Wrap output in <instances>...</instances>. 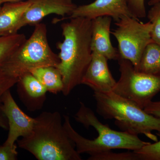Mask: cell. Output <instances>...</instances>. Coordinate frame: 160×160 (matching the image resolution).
Segmentation results:
<instances>
[{"mask_svg": "<svg viewBox=\"0 0 160 160\" xmlns=\"http://www.w3.org/2000/svg\"><path fill=\"white\" fill-rule=\"evenodd\" d=\"M19 99L29 111L41 110L46 100L47 90L30 72L23 75L16 84Z\"/></svg>", "mask_w": 160, "mask_h": 160, "instance_id": "4fadbf2b", "label": "cell"}, {"mask_svg": "<svg viewBox=\"0 0 160 160\" xmlns=\"http://www.w3.org/2000/svg\"><path fill=\"white\" fill-rule=\"evenodd\" d=\"M0 127L4 129H9L8 120L1 108V105H0Z\"/></svg>", "mask_w": 160, "mask_h": 160, "instance_id": "d4e9b609", "label": "cell"}, {"mask_svg": "<svg viewBox=\"0 0 160 160\" xmlns=\"http://www.w3.org/2000/svg\"><path fill=\"white\" fill-rule=\"evenodd\" d=\"M26 39L23 33L0 36V66L8 60Z\"/></svg>", "mask_w": 160, "mask_h": 160, "instance_id": "e0dca14e", "label": "cell"}, {"mask_svg": "<svg viewBox=\"0 0 160 160\" xmlns=\"http://www.w3.org/2000/svg\"><path fill=\"white\" fill-rule=\"evenodd\" d=\"M147 17L152 26L150 33L152 40L160 45V2L151 6Z\"/></svg>", "mask_w": 160, "mask_h": 160, "instance_id": "ac0fdd59", "label": "cell"}, {"mask_svg": "<svg viewBox=\"0 0 160 160\" xmlns=\"http://www.w3.org/2000/svg\"><path fill=\"white\" fill-rule=\"evenodd\" d=\"M136 70L144 73L160 76V45L152 42L144 49Z\"/></svg>", "mask_w": 160, "mask_h": 160, "instance_id": "2e32d148", "label": "cell"}, {"mask_svg": "<svg viewBox=\"0 0 160 160\" xmlns=\"http://www.w3.org/2000/svg\"><path fill=\"white\" fill-rule=\"evenodd\" d=\"M31 4V0L7 2L0 8V36L14 34L20 19Z\"/></svg>", "mask_w": 160, "mask_h": 160, "instance_id": "5bb4252c", "label": "cell"}, {"mask_svg": "<svg viewBox=\"0 0 160 160\" xmlns=\"http://www.w3.org/2000/svg\"><path fill=\"white\" fill-rule=\"evenodd\" d=\"M30 72L42 84L49 92L57 94L62 91V77L57 67H41L32 69Z\"/></svg>", "mask_w": 160, "mask_h": 160, "instance_id": "9a60e30c", "label": "cell"}, {"mask_svg": "<svg viewBox=\"0 0 160 160\" xmlns=\"http://www.w3.org/2000/svg\"><path fill=\"white\" fill-rule=\"evenodd\" d=\"M102 16L109 17L115 22L125 16L133 17L127 0H95L90 4L77 6L69 18L81 17L92 20Z\"/></svg>", "mask_w": 160, "mask_h": 160, "instance_id": "30bf717a", "label": "cell"}, {"mask_svg": "<svg viewBox=\"0 0 160 160\" xmlns=\"http://www.w3.org/2000/svg\"><path fill=\"white\" fill-rule=\"evenodd\" d=\"M160 140L149 143L140 149L134 151L139 160H160V133H157Z\"/></svg>", "mask_w": 160, "mask_h": 160, "instance_id": "d6986e66", "label": "cell"}, {"mask_svg": "<svg viewBox=\"0 0 160 160\" xmlns=\"http://www.w3.org/2000/svg\"><path fill=\"white\" fill-rule=\"evenodd\" d=\"M18 155L17 146H13L3 144L0 145V160H15Z\"/></svg>", "mask_w": 160, "mask_h": 160, "instance_id": "603a6c76", "label": "cell"}, {"mask_svg": "<svg viewBox=\"0 0 160 160\" xmlns=\"http://www.w3.org/2000/svg\"><path fill=\"white\" fill-rule=\"evenodd\" d=\"M160 0H149L148 2V5L149 6H152L156 3L160 2Z\"/></svg>", "mask_w": 160, "mask_h": 160, "instance_id": "4316f807", "label": "cell"}, {"mask_svg": "<svg viewBox=\"0 0 160 160\" xmlns=\"http://www.w3.org/2000/svg\"><path fill=\"white\" fill-rule=\"evenodd\" d=\"M115 25L116 28L111 33L117 41L119 58L128 60L137 69L144 49L152 42L151 23L125 16L116 22Z\"/></svg>", "mask_w": 160, "mask_h": 160, "instance_id": "52a82bcc", "label": "cell"}, {"mask_svg": "<svg viewBox=\"0 0 160 160\" xmlns=\"http://www.w3.org/2000/svg\"><path fill=\"white\" fill-rule=\"evenodd\" d=\"M145 0H127L128 8L133 17L142 18L146 17Z\"/></svg>", "mask_w": 160, "mask_h": 160, "instance_id": "7402d4cb", "label": "cell"}, {"mask_svg": "<svg viewBox=\"0 0 160 160\" xmlns=\"http://www.w3.org/2000/svg\"><path fill=\"white\" fill-rule=\"evenodd\" d=\"M89 160H139L134 151L116 153L111 150L102 152L98 154L90 156Z\"/></svg>", "mask_w": 160, "mask_h": 160, "instance_id": "ffe728a7", "label": "cell"}, {"mask_svg": "<svg viewBox=\"0 0 160 160\" xmlns=\"http://www.w3.org/2000/svg\"><path fill=\"white\" fill-rule=\"evenodd\" d=\"M80 105L79 109L75 115V119L87 129L90 126L93 127L98 135L93 140L83 137L73 129L69 117L64 116L63 126L80 154L86 153L92 156L114 149L135 151L150 143L140 139L138 136L111 129L108 125L101 122L94 112L84 103L80 102Z\"/></svg>", "mask_w": 160, "mask_h": 160, "instance_id": "3957f363", "label": "cell"}, {"mask_svg": "<svg viewBox=\"0 0 160 160\" xmlns=\"http://www.w3.org/2000/svg\"><path fill=\"white\" fill-rule=\"evenodd\" d=\"M0 105L9 125V134L3 144L13 146L18 138L26 137L30 134L35 118L30 117L20 109L12 97L10 89L3 95Z\"/></svg>", "mask_w": 160, "mask_h": 160, "instance_id": "ba28073f", "label": "cell"}, {"mask_svg": "<svg viewBox=\"0 0 160 160\" xmlns=\"http://www.w3.org/2000/svg\"><path fill=\"white\" fill-rule=\"evenodd\" d=\"M112 20L108 16L99 17L92 20V52L102 55L108 60H118L119 53L110 39Z\"/></svg>", "mask_w": 160, "mask_h": 160, "instance_id": "7c38bea8", "label": "cell"}, {"mask_svg": "<svg viewBox=\"0 0 160 160\" xmlns=\"http://www.w3.org/2000/svg\"><path fill=\"white\" fill-rule=\"evenodd\" d=\"M69 19L61 25L64 39L57 44L60 61L57 68L62 77V92L65 96L69 95L81 84L92 54V20L81 17Z\"/></svg>", "mask_w": 160, "mask_h": 160, "instance_id": "6da1fadb", "label": "cell"}, {"mask_svg": "<svg viewBox=\"0 0 160 160\" xmlns=\"http://www.w3.org/2000/svg\"><path fill=\"white\" fill-rule=\"evenodd\" d=\"M18 146L39 160H82L63 126L58 112H43L35 118L31 133Z\"/></svg>", "mask_w": 160, "mask_h": 160, "instance_id": "7a4b0ae2", "label": "cell"}, {"mask_svg": "<svg viewBox=\"0 0 160 160\" xmlns=\"http://www.w3.org/2000/svg\"><path fill=\"white\" fill-rule=\"evenodd\" d=\"M60 59L52 50L44 23L35 25L31 36L21 45L2 66L8 73L19 79L32 69L46 66L57 67Z\"/></svg>", "mask_w": 160, "mask_h": 160, "instance_id": "5b68a950", "label": "cell"}, {"mask_svg": "<svg viewBox=\"0 0 160 160\" xmlns=\"http://www.w3.org/2000/svg\"><path fill=\"white\" fill-rule=\"evenodd\" d=\"M97 112L105 119H114L116 125L122 131L138 136L144 134L149 139L158 141L160 133V118L146 112L135 103L113 92H94Z\"/></svg>", "mask_w": 160, "mask_h": 160, "instance_id": "277c9868", "label": "cell"}, {"mask_svg": "<svg viewBox=\"0 0 160 160\" xmlns=\"http://www.w3.org/2000/svg\"><path fill=\"white\" fill-rule=\"evenodd\" d=\"M24 0H2V4L7 2H22L24 1Z\"/></svg>", "mask_w": 160, "mask_h": 160, "instance_id": "484cf974", "label": "cell"}, {"mask_svg": "<svg viewBox=\"0 0 160 160\" xmlns=\"http://www.w3.org/2000/svg\"><path fill=\"white\" fill-rule=\"evenodd\" d=\"M118 61L120 77L112 92L144 109L160 92V76L138 71L128 60Z\"/></svg>", "mask_w": 160, "mask_h": 160, "instance_id": "8992f818", "label": "cell"}, {"mask_svg": "<svg viewBox=\"0 0 160 160\" xmlns=\"http://www.w3.org/2000/svg\"><path fill=\"white\" fill-rule=\"evenodd\" d=\"M2 0H0V8H1V6H2Z\"/></svg>", "mask_w": 160, "mask_h": 160, "instance_id": "83f0119b", "label": "cell"}, {"mask_svg": "<svg viewBox=\"0 0 160 160\" xmlns=\"http://www.w3.org/2000/svg\"><path fill=\"white\" fill-rule=\"evenodd\" d=\"M144 110L147 113L160 118V100L155 102L152 101Z\"/></svg>", "mask_w": 160, "mask_h": 160, "instance_id": "cb8c5ba5", "label": "cell"}, {"mask_svg": "<svg viewBox=\"0 0 160 160\" xmlns=\"http://www.w3.org/2000/svg\"><path fill=\"white\" fill-rule=\"evenodd\" d=\"M77 6L72 0H31V4L20 19L15 29L18 33L27 25H36L49 15L70 16Z\"/></svg>", "mask_w": 160, "mask_h": 160, "instance_id": "9c48e42d", "label": "cell"}, {"mask_svg": "<svg viewBox=\"0 0 160 160\" xmlns=\"http://www.w3.org/2000/svg\"><path fill=\"white\" fill-rule=\"evenodd\" d=\"M19 79L8 73L2 66H0V103L3 95L17 84Z\"/></svg>", "mask_w": 160, "mask_h": 160, "instance_id": "44dd1931", "label": "cell"}, {"mask_svg": "<svg viewBox=\"0 0 160 160\" xmlns=\"http://www.w3.org/2000/svg\"><path fill=\"white\" fill-rule=\"evenodd\" d=\"M108 60L102 55L92 52L91 62L81 84L89 86L94 92L112 91L117 82L109 70Z\"/></svg>", "mask_w": 160, "mask_h": 160, "instance_id": "8fae6325", "label": "cell"}]
</instances>
